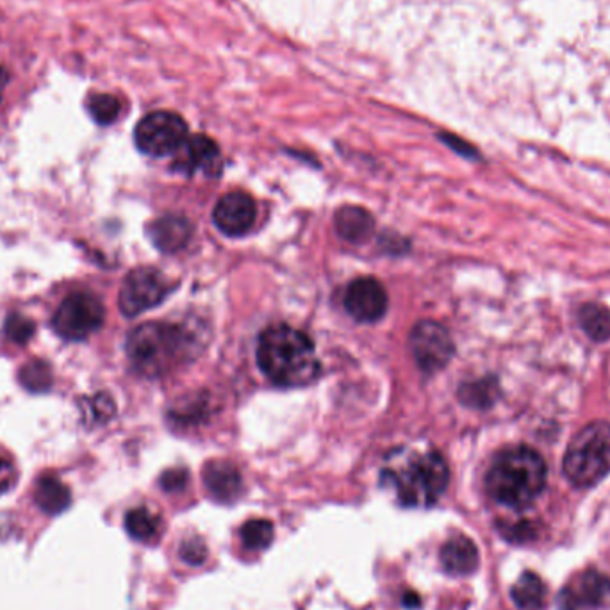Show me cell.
Instances as JSON below:
<instances>
[{
    "label": "cell",
    "mask_w": 610,
    "mask_h": 610,
    "mask_svg": "<svg viewBox=\"0 0 610 610\" xmlns=\"http://www.w3.org/2000/svg\"><path fill=\"white\" fill-rule=\"evenodd\" d=\"M18 379L27 391L31 393H45L52 386V370L49 364L40 359L24 364L18 373Z\"/></svg>",
    "instance_id": "22"
},
{
    "label": "cell",
    "mask_w": 610,
    "mask_h": 610,
    "mask_svg": "<svg viewBox=\"0 0 610 610\" xmlns=\"http://www.w3.org/2000/svg\"><path fill=\"white\" fill-rule=\"evenodd\" d=\"M257 363L264 375L282 388L307 386L320 373L313 341L289 325L264 330L257 345Z\"/></svg>",
    "instance_id": "2"
},
{
    "label": "cell",
    "mask_w": 610,
    "mask_h": 610,
    "mask_svg": "<svg viewBox=\"0 0 610 610\" xmlns=\"http://www.w3.org/2000/svg\"><path fill=\"white\" fill-rule=\"evenodd\" d=\"M84 409L91 411L88 418L91 421H95V423L108 421L115 414V404H113V400L108 395H97L93 400H88L86 405H84Z\"/></svg>",
    "instance_id": "28"
},
{
    "label": "cell",
    "mask_w": 610,
    "mask_h": 610,
    "mask_svg": "<svg viewBox=\"0 0 610 610\" xmlns=\"http://www.w3.org/2000/svg\"><path fill=\"white\" fill-rule=\"evenodd\" d=\"M204 484L207 491L220 502H231L243 489L240 471L231 462L213 461L204 468Z\"/></svg>",
    "instance_id": "16"
},
{
    "label": "cell",
    "mask_w": 610,
    "mask_h": 610,
    "mask_svg": "<svg viewBox=\"0 0 610 610\" xmlns=\"http://www.w3.org/2000/svg\"><path fill=\"white\" fill-rule=\"evenodd\" d=\"M17 466L9 461L8 457L0 455V495L11 491L17 484Z\"/></svg>",
    "instance_id": "30"
},
{
    "label": "cell",
    "mask_w": 610,
    "mask_h": 610,
    "mask_svg": "<svg viewBox=\"0 0 610 610\" xmlns=\"http://www.w3.org/2000/svg\"><path fill=\"white\" fill-rule=\"evenodd\" d=\"M546 462L528 446L507 448L496 455L486 475V491L496 503L523 509L543 493Z\"/></svg>",
    "instance_id": "3"
},
{
    "label": "cell",
    "mask_w": 610,
    "mask_h": 610,
    "mask_svg": "<svg viewBox=\"0 0 610 610\" xmlns=\"http://www.w3.org/2000/svg\"><path fill=\"white\" fill-rule=\"evenodd\" d=\"M461 396L466 404L489 407L498 396V384L495 379L479 380L461 388Z\"/></svg>",
    "instance_id": "25"
},
{
    "label": "cell",
    "mask_w": 610,
    "mask_h": 610,
    "mask_svg": "<svg viewBox=\"0 0 610 610\" xmlns=\"http://www.w3.org/2000/svg\"><path fill=\"white\" fill-rule=\"evenodd\" d=\"M345 307L357 322H377L388 311V293L379 281L363 277L348 286Z\"/></svg>",
    "instance_id": "11"
},
{
    "label": "cell",
    "mask_w": 610,
    "mask_h": 610,
    "mask_svg": "<svg viewBox=\"0 0 610 610\" xmlns=\"http://www.w3.org/2000/svg\"><path fill=\"white\" fill-rule=\"evenodd\" d=\"M546 596L545 582L532 571H525L511 589L512 602L521 610L545 609Z\"/></svg>",
    "instance_id": "19"
},
{
    "label": "cell",
    "mask_w": 610,
    "mask_h": 610,
    "mask_svg": "<svg viewBox=\"0 0 610 610\" xmlns=\"http://www.w3.org/2000/svg\"><path fill=\"white\" fill-rule=\"evenodd\" d=\"M88 111H90L91 118L100 125H109L115 122L120 111H122V104L120 100L116 99L115 95H109V93H99V95H93L90 102H88Z\"/></svg>",
    "instance_id": "24"
},
{
    "label": "cell",
    "mask_w": 610,
    "mask_h": 610,
    "mask_svg": "<svg viewBox=\"0 0 610 610\" xmlns=\"http://www.w3.org/2000/svg\"><path fill=\"white\" fill-rule=\"evenodd\" d=\"M34 500L38 507L47 514H61L72 502L70 489L58 477H43L36 484Z\"/></svg>",
    "instance_id": "20"
},
{
    "label": "cell",
    "mask_w": 610,
    "mask_h": 610,
    "mask_svg": "<svg viewBox=\"0 0 610 610\" xmlns=\"http://www.w3.org/2000/svg\"><path fill=\"white\" fill-rule=\"evenodd\" d=\"M175 170L181 174H202L216 177L222 172V154L215 141L202 134H195L186 140L182 149L177 152Z\"/></svg>",
    "instance_id": "12"
},
{
    "label": "cell",
    "mask_w": 610,
    "mask_h": 610,
    "mask_svg": "<svg viewBox=\"0 0 610 610\" xmlns=\"http://www.w3.org/2000/svg\"><path fill=\"white\" fill-rule=\"evenodd\" d=\"M502 536L509 543H528L537 536V527L532 521H514V523H502L500 525Z\"/></svg>",
    "instance_id": "27"
},
{
    "label": "cell",
    "mask_w": 610,
    "mask_h": 610,
    "mask_svg": "<svg viewBox=\"0 0 610 610\" xmlns=\"http://www.w3.org/2000/svg\"><path fill=\"white\" fill-rule=\"evenodd\" d=\"M124 525L127 534L138 543L156 541L157 537L161 536V530H163L161 516L156 511H152L150 507H145V505L134 507L127 512Z\"/></svg>",
    "instance_id": "17"
},
{
    "label": "cell",
    "mask_w": 610,
    "mask_h": 610,
    "mask_svg": "<svg viewBox=\"0 0 610 610\" xmlns=\"http://www.w3.org/2000/svg\"><path fill=\"white\" fill-rule=\"evenodd\" d=\"M241 541L247 546L248 550H264L272 545L273 536H275V528L272 521L268 520H250L241 527Z\"/></svg>",
    "instance_id": "23"
},
{
    "label": "cell",
    "mask_w": 610,
    "mask_h": 610,
    "mask_svg": "<svg viewBox=\"0 0 610 610\" xmlns=\"http://www.w3.org/2000/svg\"><path fill=\"white\" fill-rule=\"evenodd\" d=\"M188 138L190 134L184 118L172 111H154L143 116L134 131L136 147L152 157L177 154Z\"/></svg>",
    "instance_id": "6"
},
{
    "label": "cell",
    "mask_w": 610,
    "mask_h": 610,
    "mask_svg": "<svg viewBox=\"0 0 610 610\" xmlns=\"http://www.w3.org/2000/svg\"><path fill=\"white\" fill-rule=\"evenodd\" d=\"M104 316L106 311L99 298L86 291H77L61 302L52 327L63 339L83 341L102 327Z\"/></svg>",
    "instance_id": "7"
},
{
    "label": "cell",
    "mask_w": 610,
    "mask_h": 610,
    "mask_svg": "<svg viewBox=\"0 0 610 610\" xmlns=\"http://www.w3.org/2000/svg\"><path fill=\"white\" fill-rule=\"evenodd\" d=\"M564 475L577 487H593L610 473V425L594 421L571 439L564 455Z\"/></svg>",
    "instance_id": "5"
},
{
    "label": "cell",
    "mask_w": 610,
    "mask_h": 610,
    "mask_svg": "<svg viewBox=\"0 0 610 610\" xmlns=\"http://www.w3.org/2000/svg\"><path fill=\"white\" fill-rule=\"evenodd\" d=\"M257 207L247 193L232 191L218 200L215 207L216 227L227 236H243L256 222Z\"/></svg>",
    "instance_id": "13"
},
{
    "label": "cell",
    "mask_w": 610,
    "mask_h": 610,
    "mask_svg": "<svg viewBox=\"0 0 610 610\" xmlns=\"http://www.w3.org/2000/svg\"><path fill=\"white\" fill-rule=\"evenodd\" d=\"M181 559L184 562H188L190 566H200L202 562L206 561L207 557V546L204 545L202 539L193 537V539H186L181 545Z\"/></svg>",
    "instance_id": "29"
},
{
    "label": "cell",
    "mask_w": 610,
    "mask_h": 610,
    "mask_svg": "<svg viewBox=\"0 0 610 610\" xmlns=\"http://www.w3.org/2000/svg\"><path fill=\"white\" fill-rule=\"evenodd\" d=\"M9 83L8 70L4 66H0V99H2V93L6 90V86Z\"/></svg>",
    "instance_id": "32"
},
{
    "label": "cell",
    "mask_w": 610,
    "mask_h": 610,
    "mask_svg": "<svg viewBox=\"0 0 610 610\" xmlns=\"http://www.w3.org/2000/svg\"><path fill=\"white\" fill-rule=\"evenodd\" d=\"M439 559L446 573L455 577H466L479 568V548L470 537L455 536L443 545Z\"/></svg>",
    "instance_id": "14"
},
{
    "label": "cell",
    "mask_w": 610,
    "mask_h": 610,
    "mask_svg": "<svg viewBox=\"0 0 610 610\" xmlns=\"http://www.w3.org/2000/svg\"><path fill=\"white\" fill-rule=\"evenodd\" d=\"M125 348L141 375L159 377L190 355L191 339L174 323H145L132 330Z\"/></svg>",
    "instance_id": "4"
},
{
    "label": "cell",
    "mask_w": 610,
    "mask_h": 610,
    "mask_svg": "<svg viewBox=\"0 0 610 610\" xmlns=\"http://www.w3.org/2000/svg\"><path fill=\"white\" fill-rule=\"evenodd\" d=\"M578 320L587 336L594 341L610 339V309L598 304H587L580 309Z\"/></svg>",
    "instance_id": "21"
},
{
    "label": "cell",
    "mask_w": 610,
    "mask_h": 610,
    "mask_svg": "<svg viewBox=\"0 0 610 610\" xmlns=\"http://www.w3.org/2000/svg\"><path fill=\"white\" fill-rule=\"evenodd\" d=\"M152 243L165 254H174L186 247L191 238V223L184 216L166 215L149 227Z\"/></svg>",
    "instance_id": "15"
},
{
    "label": "cell",
    "mask_w": 610,
    "mask_h": 610,
    "mask_svg": "<svg viewBox=\"0 0 610 610\" xmlns=\"http://www.w3.org/2000/svg\"><path fill=\"white\" fill-rule=\"evenodd\" d=\"M414 359L427 373H434L452 361L455 347L448 330L436 322H420L411 334Z\"/></svg>",
    "instance_id": "9"
},
{
    "label": "cell",
    "mask_w": 610,
    "mask_h": 610,
    "mask_svg": "<svg viewBox=\"0 0 610 610\" xmlns=\"http://www.w3.org/2000/svg\"><path fill=\"white\" fill-rule=\"evenodd\" d=\"M610 598V578L600 571H584L559 594V610H598Z\"/></svg>",
    "instance_id": "10"
},
{
    "label": "cell",
    "mask_w": 610,
    "mask_h": 610,
    "mask_svg": "<svg viewBox=\"0 0 610 610\" xmlns=\"http://www.w3.org/2000/svg\"><path fill=\"white\" fill-rule=\"evenodd\" d=\"M170 289V282L156 268H136L125 277L118 304L122 313L132 318L161 304Z\"/></svg>",
    "instance_id": "8"
},
{
    "label": "cell",
    "mask_w": 610,
    "mask_h": 610,
    "mask_svg": "<svg viewBox=\"0 0 610 610\" xmlns=\"http://www.w3.org/2000/svg\"><path fill=\"white\" fill-rule=\"evenodd\" d=\"M186 484H188V473L184 470L166 471L165 475L161 477V486L165 487L168 493L182 491Z\"/></svg>",
    "instance_id": "31"
},
{
    "label": "cell",
    "mask_w": 610,
    "mask_h": 610,
    "mask_svg": "<svg viewBox=\"0 0 610 610\" xmlns=\"http://www.w3.org/2000/svg\"><path fill=\"white\" fill-rule=\"evenodd\" d=\"M373 218L363 207L347 206L339 209L336 215V231L348 241L368 240L373 232Z\"/></svg>",
    "instance_id": "18"
},
{
    "label": "cell",
    "mask_w": 610,
    "mask_h": 610,
    "mask_svg": "<svg viewBox=\"0 0 610 610\" xmlns=\"http://www.w3.org/2000/svg\"><path fill=\"white\" fill-rule=\"evenodd\" d=\"M4 332L15 345H27L34 338L36 325L29 318H25L24 314H9Z\"/></svg>",
    "instance_id": "26"
},
{
    "label": "cell",
    "mask_w": 610,
    "mask_h": 610,
    "mask_svg": "<svg viewBox=\"0 0 610 610\" xmlns=\"http://www.w3.org/2000/svg\"><path fill=\"white\" fill-rule=\"evenodd\" d=\"M380 480L404 507L427 509L445 495L450 470L434 448L402 446L386 457Z\"/></svg>",
    "instance_id": "1"
}]
</instances>
